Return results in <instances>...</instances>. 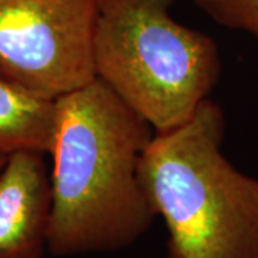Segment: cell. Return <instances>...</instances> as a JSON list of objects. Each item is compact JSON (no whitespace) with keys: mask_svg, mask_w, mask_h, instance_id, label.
I'll use <instances>...</instances> for the list:
<instances>
[{"mask_svg":"<svg viewBox=\"0 0 258 258\" xmlns=\"http://www.w3.org/2000/svg\"><path fill=\"white\" fill-rule=\"evenodd\" d=\"M6 159H8V157H0V169L6 164Z\"/></svg>","mask_w":258,"mask_h":258,"instance_id":"obj_8","label":"cell"},{"mask_svg":"<svg viewBox=\"0 0 258 258\" xmlns=\"http://www.w3.org/2000/svg\"><path fill=\"white\" fill-rule=\"evenodd\" d=\"M55 128L56 101L0 76V157L22 151L50 154Z\"/></svg>","mask_w":258,"mask_h":258,"instance_id":"obj_6","label":"cell"},{"mask_svg":"<svg viewBox=\"0 0 258 258\" xmlns=\"http://www.w3.org/2000/svg\"><path fill=\"white\" fill-rule=\"evenodd\" d=\"M222 28L245 32L258 40V0H192Z\"/></svg>","mask_w":258,"mask_h":258,"instance_id":"obj_7","label":"cell"},{"mask_svg":"<svg viewBox=\"0 0 258 258\" xmlns=\"http://www.w3.org/2000/svg\"><path fill=\"white\" fill-rule=\"evenodd\" d=\"M101 0H0V76L57 101L96 79Z\"/></svg>","mask_w":258,"mask_h":258,"instance_id":"obj_4","label":"cell"},{"mask_svg":"<svg viewBox=\"0 0 258 258\" xmlns=\"http://www.w3.org/2000/svg\"><path fill=\"white\" fill-rule=\"evenodd\" d=\"M225 120L205 99L178 128L155 134L139 176L168 230V258H258V179L222 155Z\"/></svg>","mask_w":258,"mask_h":258,"instance_id":"obj_2","label":"cell"},{"mask_svg":"<svg viewBox=\"0 0 258 258\" xmlns=\"http://www.w3.org/2000/svg\"><path fill=\"white\" fill-rule=\"evenodd\" d=\"M154 135L98 78L56 101L50 254L119 251L147 234L158 215L139 164Z\"/></svg>","mask_w":258,"mask_h":258,"instance_id":"obj_1","label":"cell"},{"mask_svg":"<svg viewBox=\"0 0 258 258\" xmlns=\"http://www.w3.org/2000/svg\"><path fill=\"white\" fill-rule=\"evenodd\" d=\"M174 0H101L93 37L96 78L155 134L178 128L221 74L217 43L178 23Z\"/></svg>","mask_w":258,"mask_h":258,"instance_id":"obj_3","label":"cell"},{"mask_svg":"<svg viewBox=\"0 0 258 258\" xmlns=\"http://www.w3.org/2000/svg\"><path fill=\"white\" fill-rule=\"evenodd\" d=\"M43 155L16 152L0 169V258H43L46 252L52 185Z\"/></svg>","mask_w":258,"mask_h":258,"instance_id":"obj_5","label":"cell"}]
</instances>
